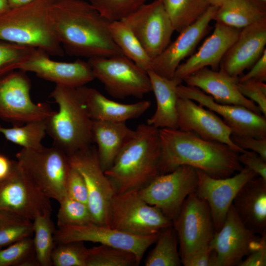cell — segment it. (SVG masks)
Instances as JSON below:
<instances>
[{
    "label": "cell",
    "instance_id": "28",
    "mask_svg": "<svg viewBox=\"0 0 266 266\" xmlns=\"http://www.w3.org/2000/svg\"><path fill=\"white\" fill-rule=\"evenodd\" d=\"M156 100L154 114L147 124L157 129H178L176 89L182 82L163 77L152 70L147 71Z\"/></svg>",
    "mask_w": 266,
    "mask_h": 266
},
{
    "label": "cell",
    "instance_id": "29",
    "mask_svg": "<svg viewBox=\"0 0 266 266\" xmlns=\"http://www.w3.org/2000/svg\"><path fill=\"white\" fill-rule=\"evenodd\" d=\"M213 20L241 30L266 20V2L261 0H227L217 8Z\"/></svg>",
    "mask_w": 266,
    "mask_h": 266
},
{
    "label": "cell",
    "instance_id": "21",
    "mask_svg": "<svg viewBox=\"0 0 266 266\" xmlns=\"http://www.w3.org/2000/svg\"><path fill=\"white\" fill-rule=\"evenodd\" d=\"M218 8L210 6L198 20L180 32L173 42L152 60L151 70L163 77L173 78L181 61L192 53L207 32Z\"/></svg>",
    "mask_w": 266,
    "mask_h": 266
},
{
    "label": "cell",
    "instance_id": "43",
    "mask_svg": "<svg viewBox=\"0 0 266 266\" xmlns=\"http://www.w3.org/2000/svg\"><path fill=\"white\" fill-rule=\"evenodd\" d=\"M66 192L70 198L88 205V191L84 180L71 166L67 181Z\"/></svg>",
    "mask_w": 266,
    "mask_h": 266
},
{
    "label": "cell",
    "instance_id": "15",
    "mask_svg": "<svg viewBox=\"0 0 266 266\" xmlns=\"http://www.w3.org/2000/svg\"><path fill=\"white\" fill-rule=\"evenodd\" d=\"M122 21L131 29L152 60L169 45L175 31L162 0L146 3Z\"/></svg>",
    "mask_w": 266,
    "mask_h": 266
},
{
    "label": "cell",
    "instance_id": "42",
    "mask_svg": "<svg viewBox=\"0 0 266 266\" xmlns=\"http://www.w3.org/2000/svg\"><path fill=\"white\" fill-rule=\"evenodd\" d=\"M237 88L240 93L253 101L266 117V84L264 82L255 80L238 82Z\"/></svg>",
    "mask_w": 266,
    "mask_h": 266
},
{
    "label": "cell",
    "instance_id": "18",
    "mask_svg": "<svg viewBox=\"0 0 266 266\" xmlns=\"http://www.w3.org/2000/svg\"><path fill=\"white\" fill-rule=\"evenodd\" d=\"M197 170L198 185L196 193L207 202L217 232L222 227L237 192L247 182L258 176L246 167L234 175L223 178H214Z\"/></svg>",
    "mask_w": 266,
    "mask_h": 266
},
{
    "label": "cell",
    "instance_id": "45",
    "mask_svg": "<svg viewBox=\"0 0 266 266\" xmlns=\"http://www.w3.org/2000/svg\"><path fill=\"white\" fill-rule=\"evenodd\" d=\"M231 139L240 148L255 152L266 160V138H259L250 136L232 134Z\"/></svg>",
    "mask_w": 266,
    "mask_h": 266
},
{
    "label": "cell",
    "instance_id": "34",
    "mask_svg": "<svg viewBox=\"0 0 266 266\" xmlns=\"http://www.w3.org/2000/svg\"><path fill=\"white\" fill-rule=\"evenodd\" d=\"M33 233L32 220L15 212L0 209V248L32 236Z\"/></svg>",
    "mask_w": 266,
    "mask_h": 266
},
{
    "label": "cell",
    "instance_id": "32",
    "mask_svg": "<svg viewBox=\"0 0 266 266\" xmlns=\"http://www.w3.org/2000/svg\"><path fill=\"white\" fill-rule=\"evenodd\" d=\"M171 227L163 230L159 234L155 246L145 260V266L181 265V258L177 249V234Z\"/></svg>",
    "mask_w": 266,
    "mask_h": 266
},
{
    "label": "cell",
    "instance_id": "7",
    "mask_svg": "<svg viewBox=\"0 0 266 266\" xmlns=\"http://www.w3.org/2000/svg\"><path fill=\"white\" fill-rule=\"evenodd\" d=\"M172 222L159 208L146 202L138 191L115 194L111 203L109 226L130 233L146 236L160 233Z\"/></svg>",
    "mask_w": 266,
    "mask_h": 266
},
{
    "label": "cell",
    "instance_id": "50",
    "mask_svg": "<svg viewBox=\"0 0 266 266\" xmlns=\"http://www.w3.org/2000/svg\"><path fill=\"white\" fill-rule=\"evenodd\" d=\"M36 0H7L10 8H16L30 3Z\"/></svg>",
    "mask_w": 266,
    "mask_h": 266
},
{
    "label": "cell",
    "instance_id": "49",
    "mask_svg": "<svg viewBox=\"0 0 266 266\" xmlns=\"http://www.w3.org/2000/svg\"><path fill=\"white\" fill-rule=\"evenodd\" d=\"M17 165L16 160H12L0 153V184L12 173Z\"/></svg>",
    "mask_w": 266,
    "mask_h": 266
},
{
    "label": "cell",
    "instance_id": "44",
    "mask_svg": "<svg viewBox=\"0 0 266 266\" xmlns=\"http://www.w3.org/2000/svg\"><path fill=\"white\" fill-rule=\"evenodd\" d=\"M185 266H218L215 252L209 244L181 260Z\"/></svg>",
    "mask_w": 266,
    "mask_h": 266
},
{
    "label": "cell",
    "instance_id": "11",
    "mask_svg": "<svg viewBox=\"0 0 266 266\" xmlns=\"http://www.w3.org/2000/svg\"><path fill=\"white\" fill-rule=\"evenodd\" d=\"M68 157L70 166L85 182L94 223L109 226L110 205L116 193L100 166L96 148L90 146Z\"/></svg>",
    "mask_w": 266,
    "mask_h": 266
},
{
    "label": "cell",
    "instance_id": "38",
    "mask_svg": "<svg viewBox=\"0 0 266 266\" xmlns=\"http://www.w3.org/2000/svg\"><path fill=\"white\" fill-rule=\"evenodd\" d=\"M59 203L60 207L57 215L58 228L82 226L94 223L87 204L70 198L67 195Z\"/></svg>",
    "mask_w": 266,
    "mask_h": 266
},
{
    "label": "cell",
    "instance_id": "37",
    "mask_svg": "<svg viewBox=\"0 0 266 266\" xmlns=\"http://www.w3.org/2000/svg\"><path fill=\"white\" fill-rule=\"evenodd\" d=\"M0 266H39L31 236L0 248Z\"/></svg>",
    "mask_w": 266,
    "mask_h": 266
},
{
    "label": "cell",
    "instance_id": "52",
    "mask_svg": "<svg viewBox=\"0 0 266 266\" xmlns=\"http://www.w3.org/2000/svg\"><path fill=\"white\" fill-rule=\"evenodd\" d=\"M227 0H207L210 6H215L216 7H220Z\"/></svg>",
    "mask_w": 266,
    "mask_h": 266
},
{
    "label": "cell",
    "instance_id": "2",
    "mask_svg": "<svg viewBox=\"0 0 266 266\" xmlns=\"http://www.w3.org/2000/svg\"><path fill=\"white\" fill-rule=\"evenodd\" d=\"M159 132L161 174L188 165L212 177L223 178L243 168L238 160L239 153L226 144L178 129H161Z\"/></svg>",
    "mask_w": 266,
    "mask_h": 266
},
{
    "label": "cell",
    "instance_id": "26",
    "mask_svg": "<svg viewBox=\"0 0 266 266\" xmlns=\"http://www.w3.org/2000/svg\"><path fill=\"white\" fill-rule=\"evenodd\" d=\"M90 117L94 121L126 122L141 116L150 107L149 100L124 104L107 99L95 88L82 87Z\"/></svg>",
    "mask_w": 266,
    "mask_h": 266
},
{
    "label": "cell",
    "instance_id": "12",
    "mask_svg": "<svg viewBox=\"0 0 266 266\" xmlns=\"http://www.w3.org/2000/svg\"><path fill=\"white\" fill-rule=\"evenodd\" d=\"M172 225L179 239L181 261L208 245L215 232L209 205L196 191L185 199Z\"/></svg>",
    "mask_w": 266,
    "mask_h": 266
},
{
    "label": "cell",
    "instance_id": "20",
    "mask_svg": "<svg viewBox=\"0 0 266 266\" xmlns=\"http://www.w3.org/2000/svg\"><path fill=\"white\" fill-rule=\"evenodd\" d=\"M49 55L44 50L36 48L19 69L33 72L42 79L67 87L84 86L95 79L88 61L58 62L51 60Z\"/></svg>",
    "mask_w": 266,
    "mask_h": 266
},
{
    "label": "cell",
    "instance_id": "3",
    "mask_svg": "<svg viewBox=\"0 0 266 266\" xmlns=\"http://www.w3.org/2000/svg\"><path fill=\"white\" fill-rule=\"evenodd\" d=\"M112 166L104 171L116 194L141 189L161 174L159 129L139 125Z\"/></svg>",
    "mask_w": 266,
    "mask_h": 266
},
{
    "label": "cell",
    "instance_id": "4",
    "mask_svg": "<svg viewBox=\"0 0 266 266\" xmlns=\"http://www.w3.org/2000/svg\"><path fill=\"white\" fill-rule=\"evenodd\" d=\"M82 86L56 85L50 95L59 110L45 121L46 133L53 139V146L67 156L89 147L93 142V120L86 107Z\"/></svg>",
    "mask_w": 266,
    "mask_h": 266
},
{
    "label": "cell",
    "instance_id": "1",
    "mask_svg": "<svg viewBox=\"0 0 266 266\" xmlns=\"http://www.w3.org/2000/svg\"><path fill=\"white\" fill-rule=\"evenodd\" d=\"M54 31L64 51L88 59L123 54L104 18L84 0H54L50 9Z\"/></svg>",
    "mask_w": 266,
    "mask_h": 266
},
{
    "label": "cell",
    "instance_id": "25",
    "mask_svg": "<svg viewBox=\"0 0 266 266\" xmlns=\"http://www.w3.org/2000/svg\"><path fill=\"white\" fill-rule=\"evenodd\" d=\"M238 217L249 230L266 234V181L260 177L247 182L232 203Z\"/></svg>",
    "mask_w": 266,
    "mask_h": 266
},
{
    "label": "cell",
    "instance_id": "8",
    "mask_svg": "<svg viewBox=\"0 0 266 266\" xmlns=\"http://www.w3.org/2000/svg\"><path fill=\"white\" fill-rule=\"evenodd\" d=\"M95 78L111 96L142 98L152 91L147 72L123 54L88 59Z\"/></svg>",
    "mask_w": 266,
    "mask_h": 266
},
{
    "label": "cell",
    "instance_id": "51",
    "mask_svg": "<svg viewBox=\"0 0 266 266\" xmlns=\"http://www.w3.org/2000/svg\"><path fill=\"white\" fill-rule=\"evenodd\" d=\"M10 8L7 0H0V14Z\"/></svg>",
    "mask_w": 266,
    "mask_h": 266
},
{
    "label": "cell",
    "instance_id": "24",
    "mask_svg": "<svg viewBox=\"0 0 266 266\" xmlns=\"http://www.w3.org/2000/svg\"><path fill=\"white\" fill-rule=\"evenodd\" d=\"M183 81L187 85L200 89L219 103L241 105L262 114L258 106L239 91L238 77L232 76L223 70L205 67L187 76Z\"/></svg>",
    "mask_w": 266,
    "mask_h": 266
},
{
    "label": "cell",
    "instance_id": "31",
    "mask_svg": "<svg viewBox=\"0 0 266 266\" xmlns=\"http://www.w3.org/2000/svg\"><path fill=\"white\" fill-rule=\"evenodd\" d=\"M175 31L179 33L198 20L210 5L207 0H162Z\"/></svg>",
    "mask_w": 266,
    "mask_h": 266
},
{
    "label": "cell",
    "instance_id": "23",
    "mask_svg": "<svg viewBox=\"0 0 266 266\" xmlns=\"http://www.w3.org/2000/svg\"><path fill=\"white\" fill-rule=\"evenodd\" d=\"M240 31L216 22L212 33L195 54L179 65L173 78L183 82L187 76L208 66L218 70L224 55L237 38Z\"/></svg>",
    "mask_w": 266,
    "mask_h": 266
},
{
    "label": "cell",
    "instance_id": "14",
    "mask_svg": "<svg viewBox=\"0 0 266 266\" xmlns=\"http://www.w3.org/2000/svg\"><path fill=\"white\" fill-rule=\"evenodd\" d=\"M266 240V234H257L244 226L232 204L222 227L215 232L209 246L216 254L218 266H238Z\"/></svg>",
    "mask_w": 266,
    "mask_h": 266
},
{
    "label": "cell",
    "instance_id": "40",
    "mask_svg": "<svg viewBox=\"0 0 266 266\" xmlns=\"http://www.w3.org/2000/svg\"><path fill=\"white\" fill-rule=\"evenodd\" d=\"M148 0H89L91 4L110 22L121 21L135 12Z\"/></svg>",
    "mask_w": 266,
    "mask_h": 266
},
{
    "label": "cell",
    "instance_id": "53",
    "mask_svg": "<svg viewBox=\"0 0 266 266\" xmlns=\"http://www.w3.org/2000/svg\"><path fill=\"white\" fill-rule=\"evenodd\" d=\"M263 0V1H265V2L266 1V0Z\"/></svg>",
    "mask_w": 266,
    "mask_h": 266
},
{
    "label": "cell",
    "instance_id": "46",
    "mask_svg": "<svg viewBox=\"0 0 266 266\" xmlns=\"http://www.w3.org/2000/svg\"><path fill=\"white\" fill-rule=\"evenodd\" d=\"M240 163L266 181V160L257 153L245 150L238 155Z\"/></svg>",
    "mask_w": 266,
    "mask_h": 266
},
{
    "label": "cell",
    "instance_id": "22",
    "mask_svg": "<svg viewBox=\"0 0 266 266\" xmlns=\"http://www.w3.org/2000/svg\"><path fill=\"white\" fill-rule=\"evenodd\" d=\"M266 20L240 30L237 38L228 49L220 65V69L238 77L251 67L266 49Z\"/></svg>",
    "mask_w": 266,
    "mask_h": 266
},
{
    "label": "cell",
    "instance_id": "41",
    "mask_svg": "<svg viewBox=\"0 0 266 266\" xmlns=\"http://www.w3.org/2000/svg\"><path fill=\"white\" fill-rule=\"evenodd\" d=\"M35 48L0 40V78L19 69L32 55Z\"/></svg>",
    "mask_w": 266,
    "mask_h": 266
},
{
    "label": "cell",
    "instance_id": "39",
    "mask_svg": "<svg viewBox=\"0 0 266 266\" xmlns=\"http://www.w3.org/2000/svg\"><path fill=\"white\" fill-rule=\"evenodd\" d=\"M88 248L83 241L55 243L51 260L54 266H86Z\"/></svg>",
    "mask_w": 266,
    "mask_h": 266
},
{
    "label": "cell",
    "instance_id": "33",
    "mask_svg": "<svg viewBox=\"0 0 266 266\" xmlns=\"http://www.w3.org/2000/svg\"><path fill=\"white\" fill-rule=\"evenodd\" d=\"M51 214L37 216L33 221V238L35 256L39 266H52L51 255L55 243L56 231Z\"/></svg>",
    "mask_w": 266,
    "mask_h": 266
},
{
    "label": "cell",
    "instance_id": "47",
    "mask_svg": "<svg viewBox=\"0 0 266 266\" xmlns=\"http://www.w3.org/2000/svg\"><path fill=\"white\" fill-rule=\"evenodd\" d=\"M255 80L262 82L266 81V49L248 72L238 77V82H244Z\"/></svg>",
    "mask_w": 266,
    "mask_h": 266
},
{
    "label": "cell",
    "instance_id": "30",
    "mask_svg": "<svg viewBox=\"0 0 266 266\" xmlns=\"http://www.w3.org/2000/svg\"><path fill=\"white\" fill-rule=\"evenodd\" d=\"M109 28L123 55L147 72L151 70L152 59L129 26L122 20L110 22Z\"/></svg>",
    "mask_w": 266,
    "mask_h": 266
},
{
    "label": "cell",
    "instance_id": "9",
    "mask_svg": "<svg viewBox=\"0 0 266 266\" xmlns=\"http://www.w3.org/2000/svg\"><path fill=\"white\" fill-rule=\"evenodd\" d=\"M13 70L0 78V119L13 126L45 121L54 112L47 102L35 103L26 72Z\"/></svg>",
    "mask_w": 266,
    "mask_h": 266
},
{
    "label": "cell",
    "instance_id": "16",
    "mask_svg": "<svg viewBox=\"0 0 266 266\" xmlns=\"http://www.w3.org/2000/svg\"><path fill=\"white\" fill-rule=\"evenodd\" d=\"M176 93L178 97L192 100L221 115L231 129L232 134L266 138V117L263 114L241 105L219 103L194 86L180 84L177 87Z\"/></svg>",
    "mask_w": 266,
    "mask_h": 266
},
{
    "label": "cell",
    "instance_id": "6",
    "mask_svg": "<svg viewBox=\"0 0 266 266\" xmlns=\"http://www.w3.org/2000/svg\"><path fill=\"white\" fill-rule=\"evenodd\" d=\"M25 175L43 194L59 202L66 195L71 168L68 156L56 146L22 148L16 154Z\"/></svg>",
    "mask_w": 266,
    "mask_h": 266
},
{
    "label": "cell",
    "instance_id": "13",
    "mask_svg": "<svg viewBox=\"0 0 266 266\" xmlns=\"http://www.w3.org/2000/svg\"><path fill=\"white\" fill-rule=\"evenodd\" d=\"M160 233L136 235L93 223L59 227L55 231L54 238L55 243L81 241L111 246L133 253L140 262L147 249L156 242Z\"/></svg>",
    "mask_w": 266,
    "mask_h": 266
},
{
    "label": "cell",
    "instance_id": "35",
    "mask_svg": "<svg viewBox=\"0 0 266 266\" xmlns=\"http://www.w3.org/2000/svg\"><path fill=\"white\" fill-rule=\"evenodd\" d=\"M0 133L8 141L24 148L41 147L46 133L45 121L32 122L7 128L0 124Z\"/></svg>",
    "mask_w": 266,
    "mask_h": 266
},
{
    "label": "cell",
    "instance_id": "17",
    "mask_svg": "<svg viewBox=\"0 0 266 266\" xmlns=\"http://www.w3.org/2000/svg\"><path fill=\"white\" fill-rule=\"evenodd\" d=\"M0 209L33 221L38 215L51 214L52 207L50 199L25 175L17 162L12 173L0 184Z\"/></svg>",
    "mask_w": 266,
    "mask_h": 266
},
{
    "label": "cell",
    "instance_id": "36",
    "mask_svg": "<svg viewBox=\"0 0 266 266\" xmlns=\"http://www.w3.org/2000/svg\"><path fill=\"white\" fill-rule=\"evenodd\" d=\"M140 263L131 252L100 244L88 248L86 266H137Z\"/></svg>",
    "mask_w": 266,
    "mask_h": 266
},
{
    "label": "cell",
    "instance_id": "48",
    "mask_svg": "<svg viewBox=\"0 0 266 266\" xmlns=\"http://www.w3.org/2000/svg\"><path fill=\"white\" fill-rule=\"evenodd\" d=\"M266 266V240L261 246L247 256L237 266Z\"/></svg>",
    "mask_w": 266,
    "mask_h": 266
},
{
    "label": "cell",
    "instance_id": "27",
    "mask_svg": "<svg viewBox=\"0 0 266 266\" xmlns=\"http://www.w3.org/2000/svg\"><path fill=\"white\" fill-rule=\"evenodd\" d=\"M135 131L126 122L94 121L92 128V142L96 143L97 153L103 171L109 169Z\"/></svg>",
    "mask_w": 266,
    "mask_h": 266
},
{
    "label": "cell",
    "instance_id": "19",
    "mask_svg": "<svg viewBox=\"0 0 266 266\" xmlns=\"http://www.w3.org/2000/svg\"><path fill=\"white\" fill-rule=\"evenodd\" d=\"M177 126L207 140L226 144L239 153L243 150L231 139L232 131L215 112L190 99L178 97Z\"/></svg>",
    "mask_w": 266,
    "mask_h": 266
},
{
    "label": "cell",
    "instance_id": "5",
    "mask_svg": "<svg viewBox=\"0 0 266 266\" xmlns=\"http://www.w3.org/2000/svg\"><path fill=\"white\" fill-rule=\"evenodd\" d=\"M54 0H36L0 14V40L39 48L62 57L64 50L52 28L50 9Z\"/></svg>",
    "mask_w": 266,
    "mask_h": 266
},
{
    "label": "cell",
    "instance_id": "10",
    "mask_svg": "<svg viewBox=\"0 0 266 266\" xmlns=\"http://www.w3.org/2000/svg\"><path fill=\"white\" fill-rule=\"evenodd\" d=\"M198 185L197 168L182 165L170 172L158 175L139 190L138 193L146 202L159 208L172 222L185 199L196 191Z\"/></svg>",
    "mask_w": 266,
    "mask_h": 266
}]
</instances>
